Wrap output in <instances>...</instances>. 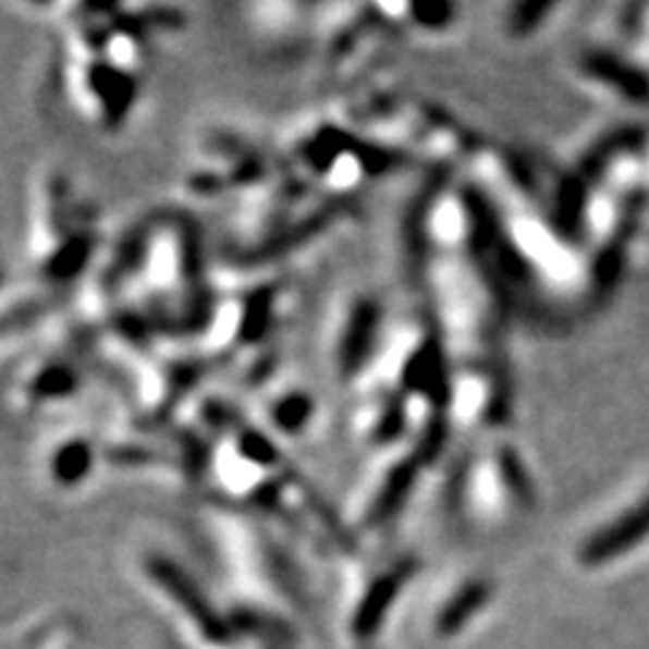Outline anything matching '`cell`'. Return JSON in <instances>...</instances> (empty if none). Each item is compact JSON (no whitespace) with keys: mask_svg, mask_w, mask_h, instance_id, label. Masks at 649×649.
<instances>
[{"mask_svg":"<svg viewBox=\"0 0 649 649\" xmlns=\"http://www.w3.org/2000/svg\"><path fill=\"white\" fill-rule=\"evenodd\" d=\"M106 468L103 439L87 428H65L44 439L36 455V474L52 495H82Z\"/></svg>","mask_w":649,"mask_h":649,"instance_id":"8","label":"cell"},{"mask_svg":"<svg viewBox=\"0 0 649 649\" xmlns=\"http://www.w3.org/2000/svg\"><path fill=\"white\" fill-rule=\"evenodd\" d=\"M390 311L374 290L346 287L330 301L320 324V357L328 379L355 393L390 333Z\"/></svg>","mask_w":649,"mask_h":649,"instance_id":"3","label":"cell"},{"mask_svg":"<svg viewBox=\"0 0 649 649\" xmlns=\"http://www.w3.org/2000/svg\"><path fill=\"white\" fill-rule=\"evenodd\" d=\"M393 30L377 5H317L315 38L320 49L322 69L346 74L371 63L377 49L382 47V33Z\"/></svg>","mask_w":649,"mask_h":649,"instance_id":"7","label":"cell"},{"mask_svg":"<svg viewBox=\"0 0 649 649\" xmlns=\"http://www.w3.org/2000/svg\"><path fill=\"white\" fill-rule=\"evenodd\" d=\"M100 255V211L76 179L58 166H44L27 200V262L30 284L63 295L87 282Z\"/></svg>","mask_w":649,"mask_h":649,"instance_id":"1","label":"cell"},{"mask_svg":"<svg viewBox=\"0 0 649 649\" xmlns=\"http://www.w3.org/2000/svg\"><path fill=\"white\" fill-rule=\"evenodd\" d=\"M5 282H9V273H5V266H3V260H0V295H3V290H5Z\"/></svg>","mask_w":649,"mask_h":649,"instance_id":"15","label":"cell"},{"mask_svg":"<svg viewBox=\"0 0 649 649\" xmlns=\"http://www.w3.org/2000/svg\"><path fill=\"white\" fill-rule=\"evenodd\" d=\"M439 446L425 439H412L399 450L382 452L363 461L350 492L346 528L352 530H384L401 517L408 498L417 492L425 466L439 457Z\"/></svg>","mask_w":649,"mask_h":649,"instance_id":"4","label":"cell"},{"mask_svg":"<svg viewBox=\"0 0 649 649\" xmlns=\"http://www.w3.org/2000/svg\"><path fill=\"white\" fill-rule=\"evenodd\" d=\"M277 168L279 160L271 162L255 138L231 127H217L200 136L198 147L193 149L184 171V189L195 200H238L266 182Z\"/></svg>","mask_w":649,"mask_h":649,"instance_id":"5","label":"cell"},{"mask_svg":"<svg viewBox=\"0 0 649 649\" xmlns=\"http://www.w3.org/2000/svg\"><path fill=\"white\" fill-rule=\"evenodd\" d=\"M417 558H401V561H395L393 568L374 576L371 587L366 590V596H363L360 607H357L355 612V620H352V628H355L357 639H371V636L382 628L390 607H393L395 598L401 596L406 581L417 574Z\"/></svg>","mask_w":649,"mask_h":649,"instance_id":"12","label":"cell"},{"mask_svg":"<svg viewBox=\"0 0 649 649\" xmlns=\"http://www.w3.org/2000/svg\"><path fill=\"white\" fill-rule=\"evenodd\" d=\"M506 412V388L501 374L490 363H461L452 366L446 419L450 428L479 430L495 425Z\"/></svg>","mask_w":649,"mask_h":649,"instance_id":"9","label":"cell"},{"mask_svg":"<svg viewBox=\"0 0 649 649\" xmlns=\"http://www.w3.org/2000/svg\"><path fill=\"white\" fill-rule=\"evenodd\" d=\"M244 414L284 450L290 444H306L324 419L320 395L284 368L249 390Z\"/></svg>","mask_w":649,"mask_h":649,"instance_id":"6","label":"cell"},{"mask_svg":"<svg viewBox=\"0 0 649 649\" xmlns=\"http://www.w3.org/2000/svg\"><path fill=\"white\" fill-rule=\"evenodd\" d=\"M87 322H65L49 333L30 335V346L22 352L20 368L11 377V404L22 417H44L71 406L89 384V355L95 346H84L82 330Z\"/></svg>","mask_w":649,"mask_h":649,"instance_id":"2","label":"cell"},{"mask_svg":"<svg viewBox=\"0 0 649 649\" xmlns=\"http://www.w3.org/2000/svg\"><path fill=\"white\" fill-rule=\"evenodd\" d=\"M645 539H649V492L641 495L636 506L625 509L612 523L587 536L585 544L579 547V563L587 568L607 566L614 558L636 550Z\"/></svg>","mask_w":649,"mask_h":649,"instance_id":"11","label":"cell"},{"mask_svg":"<svg viewBox=\"0 0 649 649\" xmlns=\"http://www.w3.org/2000/svg\"><path fill=\"white\" fill-rule=\"evenodd\" d=\"M492 596V581L487 579H468L450 601L444 603V609L439 612L436 628L441 636H455L466 628V623L472 617H477L485 609V603Z\"/></svg>","mask_w":649,"mask_h":649,"instance_id":"14","label":"cell"},{"mask_svg":"<svg viewBox=\"0 0 649 649\" xmlns=\"http://www.w3.org/2000/svg\"><path fill=\"white\" fill-rule=\"evenodd\" d=\"M144 571H147L149 579H152L168 598H173V601L182 607V612L198 625L206 639L217 641V645H228V641H231L233 628L215 612V607H211L209 598L204 596V590L184 574L179 563L152 552V555L144 558Z\"/></svg>","mask_w":649,"mask_h":649,"instance_id":"10","label":"cell"},{"mask_svg":"<svg viewBox=\"0 0 649 649\" xmlns=\"http://www.w3.org/2000/svg\"><path fill=\"white\" fill-rule=\"evenodd\" d=\"M581 71L590 76L592 82L607 84L617 95L630 100H647L649 98V76L639 65L625 63L623 58L612 52H590L581 58Z\"/></svg>","mask_w":649,"mask_h":649,"instance_id":"13","label":"cell"}]
</instances>
